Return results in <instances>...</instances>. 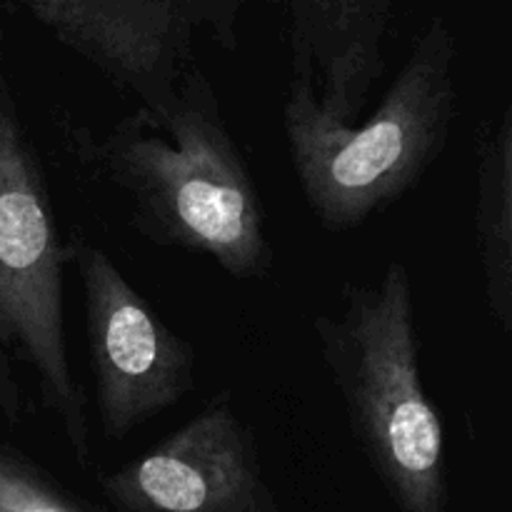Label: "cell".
Masks as SVG:
<instances>
[{
	"mask_svg": "<svg viewBox=\"0 0 512 512\" xmlns=\"http://www.w3.org/2000/svg\"><path fill=\"white\" fill-rule=\"evenodd\" d=\"M73 145L145 240L205 255L235 280L273 268L258 183L203 75L185 73L163 110L138 105L103 135L78 130Z\"/></svg>",
	"mask_w": 512,
	"mask_h": 512,
	"instance_id": "obj_1",
	"label": "cell"
},
{
	"mask_svg": "<svg viewBox=\"0 0 512 512\" xmlns=\"http://www.w3.org/2000/svg\"><path fill=\"white\" fill-rule=\"evenodd\" d=\"M313 330L350 433L395 505L445 512L448 435L423 383L408 265L390 260L375 283H345Z\"/></svg>",
	"mask_w": 512,
	"mask_h": 512,
	"instance_id": "obj_2",
	"label": "cell"
},
{
	"mask_svg": "<svg viewBox=\"0 0 512 512\" xmlns=\"http://www.w3.org/2000/svg\"><path fill=\"white\" fill-rule=\"evenodd\" d=\"M280 123L310 213L333 233L360 228L403 200L453 138L458 90L448 40H428L368 120L343 123L325 113L298 75Z\"/></svg>",
	"mask_w": 512,
	"mask_h": 512,
	"instance_id": "obj_3",
	"label": "cell"
},
{
	"mask_svg": "<svg viewBox=\"0 0 512 512\" xmlns=\"http://www.w3.org/2000/svg\"><path fill=\"white\" fill-rule=\"evenodd\" d=\"M68 240L43 160L0 70V343L30 370L80 465L93 458L88 400L65 333Z\"/></svg>",
	"mask_w": 512,
	"mask_h": 512,
	"instance_id": "obj_4",
	"label": "cell"
},
{
	"mask_svg": "<svg viewBox=\"0 0 512 512\" xmlns=\"http://www.w3.org/2000/svg\"><path fill=\"white\" fill-rule=\"evenodd\" d=\"M83 293V325L100 435L120 443L198 385L195 350L133 288L113 255L83 233L68 238Z\"/></svg>",
	"mask_w": 512,
	"mask_h": 512,
	"instance_id": "obj_5",
	"label": "cell"
},
{
	"mask_svg": "<svg viewBox=\"0 0 512 512\" xmlns=\"http://www.w3.org/2000/svg\"><path fill=\"white\" fill-rule=\"evenodd\" d=\"M118 512H280L258 440L228 390L130 463L100 478Z\"/></svg>",
	"mask_w": 512,
	"mask_h": 512,
	"instance_id": "obj_6",
	"label": "cell"
},
{
	"mask_svg": "<svg viewBox=\"0 0 512 512\" xmlns=\"http://www.w3.org/2000/svg\"><path fill=\"white\" fill-rule=\"evenodd\" d=\"M475 240L485 305L495 328L512 333V108L475 135Z\"/></svg>",
	"mask_w": 512,
	"mask_h": 512,
	"instance_id": "obj_7",
	"label": "cell"
},
{
	"mask_svg": "<svg viewBox=\"0 0 512 512\" xmlns=\"http://www.w3.org/2000/svg\"><path fill=\"white\" fill-rule=\"evenodd\" d=\"M0 512H98L23 450L0 443Z\"/></svg>",
	"mask_w": 512,
	"mask_h": 512,
	"instance_id": "obj_8",
	"label": "cell"
},
{
	"mask_svg": "<svg viewBox=\"0 0 512 512\" xmlns=\"http://www.w3.org/2000/svg\"><path fill=\"white\" fill-rule=\"evenodd\" d=\"M25 415H28V398H25V390L15 373V360L0 343V418L10 428H18Z\"/></svg>",
	"mask_w": 512,
	"mask_h": 512,
	"instance_id": "obj_9",
	"label": "cell"
}]
</instances>
